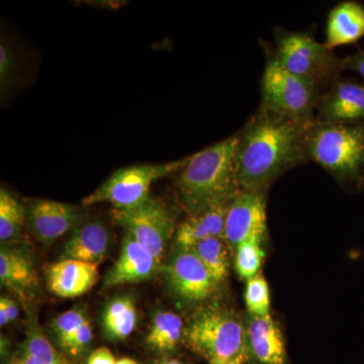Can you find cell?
Here are the masks:
<instances>
[{"mask_svg": "<svg viewBox=\"0 0 364 364\" xmlns=\"http://www.w3.org/2000/svg\"><path fill=\"white\" fill-rule=\"evenodd\" d=\"M186 343L210 364L248 363L245 318L231 309L208 306L191 317Z\"/></svg>", "mask_w": 364, "mask_h": 364, "instance_id": "4", "label": "cell"}, {"mask_svg": "<svg viewBox=\"0 0 364 364\" xmlns=\"http://www.w3.org/2000/svg\"><path fill=\"white\" fill-rule=\"evenodd\" d=\"M188 157L159 164H141L117 169L109 178L82 200L83 207L109 203L112 208H133L149 198L151 186L155 181L170 174L178 173Z\"/></svg>", "mask_w": 364, "mask_h": 364, "instance_id": "7", "label": "cell"}, {"mask_svg": "<svg viewBox=\"0 0 364 364\" xmlns=\"http://www.w3.org/2000/svg\"><path fill=\"white\" fill-rule=\"evenodd\" d=\"M112 214L127 233L162 263L165 251L177 229L173 214L162 200L149 196L133 208H112Z\"/></svg>", "mask_w": 364, "mask_h": 364, "instance_id": "8", "label": "cell"}, {"mask_svg": "<svg viewBox=\"0 0 364 364\" xmlns=\"http://www.w3.org/2000/svg\"><path fill=\"white\" fill-rule=\"evenodd\" d=\"M342 69L356 72L364 80V51H359L342 59Z\"/></svg>", "mask_w": 364, "mask_h": 364, "instance_id": "31", "label": "cell"}, {"mask_svg": "<svg viewBox=\"0 0 364 364\" xmlns=\"http://www.w3.org/2000/svg\"><path fill=\"white\" fill-rule=\"evenodd\" d=\"M0 282L21 298H28L39 284L37 270L28 250L11 243L1 246Z\"/></svg>", "mask_w": 364, "mask_h": 364, "instance_id": "16", "label": "cell"}, {"mask_svg": "<svg viewBox=\"0 0 364 364\" xmlns=\"http://www.w3.org/2000/svg\"><path fill=\"white\" fill-rule=\"evenodd\" d=\"M18 58L14 48L1 38L0 42V90L2 95L16 85Z\"/></svg>", "mask_w": 364, "mask_h": 364, "instance_id": "28", "label": "cell"}, {"mask_svg": "<svg viewBox=\"0 0 364 364\" xmlns=\"http://www.w3.org/2000/svg\"><path fill=\"white\" fill-rule=\"evenodd\" d=\"M264 242L252 239L243 242L235 249V269L242 279L247 280L259 274L264 260Z\"/></svg>", "mask_w": 364, "mask_h": 364, "instance_id": "25", "label": "cell"}, {"mask_svg": "<svg viewBox=\"0 0 364 364\" xmlns=\"http://www.w3.org/2000/svg\"><path fill=\"white\" fill-rule=\"evenodd\" d=\"M98 265L82 261L62 259L49 265L46 272L48 287L59 298L74 299L97 284Z\"/></svg>", "mask_w": 364, "mask_h": 364, "instance_id": "15", "label": "cell"}, {"mask_svg": "<svg viewBox=\"0 0 364 364\" xmlns=\"http://www.w3.org/2000/svg\"><path fill=\"white\" fill-rule=\"evenodd\" d=\"M267 234L265 191H241L229 205L224 237L232 250L243 242H264Z\"/></svg>", "mask_w": 364, "mask_h": 364, "instance_id": "10", "label": "cell"}, {"mask_svg": "<svg viewBox=\"0 0 364 364\" xmlns=\"http://www.w3.org/2000/svg\"><path fill=\"white\" fill-rule=\"evenodd\" d=\"M21 349L39 364H71L45 336L35 315L28 318L26 338Z\"/></svg>", "mask_w": 364, "mask_h": 364, "instance_id": "24", "label": "cell"}, {"mask_svg": "<svg viewBox=\"0 0 364 364\" xmlns=\"http://www.w3.org/2000/svg\"><path fill=\"white\" fill-rule=\"evenodd\" d=\"M114 354L107 347H100L91 352L86 364H117Z\"/></svg>", "mask_w": 364, "mask_h": 364, "instance_id": "32", "label": "cell"}, {"mask_svg": "<svg viewBox=\"0 0 364 364\" xmlns=\"http://www.w3.org/2000/svg\"><path fill=\"white\" fill-rule=\"evenodd\" d=\"M183 334L182 318L170 311H160L153 317L146 342L154 350L167 353L176 350Z\"/></svg>", "mask_w": 364, "mask_h": 364, "instance_id": "21", "label": "cell"}, {"mask_svg": "<svg viewBox=\"0 0 364 364\" xmlns=\"http://www.w3.org/2000/svg\"><path fill=\"white\" fill-rule=\"evenodd\" d=\"M160 270L172 294L186 303H203L219 287L191 248L176 247Z\"/></svg>", "mask_w": 364, "mask_h": 364, "instance_id": "9", "label": "cell"}, {"mask_svg": "<svg viewBox=\"0 0 364 364\" xmlns=\"http://www.w3.org/2000/svg\"><path fill=\"white\" fill-rule=\"evenodd\" d=\"M18 316V308L13 299L7 296L0 299V325L4 327L9 322L16 320Z\"/></svg>", "mask_w": 364, "mask_h": 364, "instance_id": "30", "label": "cell"}, {"mask_svg": "<svg viewBox=\"0 0 364 364\" xmlns=\"http://www.w3.org/2000/svg\"><path fill=\"white\" fill-rule=\"evenodd\" d=\"M364 37V4L346 0L339 2L327 16L324 44L329 49L355 44Z\"/></svg>", "mask_w": 364, "mask_h": 364, "instance_id": "17", "label": "cell"}, {"mask_svg": "<svg viewBox=\"0 0 364 364\" xmlns=\"http://www.w3.org/2000/svg\"><path fill=\"white\" fill-rule=\"evenodd\" d=\"M26 223V207L6 188L0 189V240L11 244L21 238Z\"/></svg>", "mask_w": 364, "mask_h": 364, "instance_id": "23", "label": "cell"}, {"mask_svg": "<svg viewBox=\"0 0 364 364\" xmlns=\"http://www.w3.org/2000/svg\"><path fill=\"white\" fill-rule=\"evenodd\" d=\"M82 208L49 200H33L26 207V224L33 236L44 245H51L60 237L83 224Z\"/></svg>", "mask_w": 364, "mask_h": 364, "instance_id": "11", "label": "cell"}, {"mask_svg": "<svg viewBox=\"0 0 364 364\" xmlns=\"http://www.w3.org/2000/svg\"><path fill=\"white\" fill-rule=\"evenodd\" d=\"M315 121L324 124L364 122V83L337 79L318 97Z\"/></svg>", "mask_w": 364, "mask_h": 364, "instance_id": "12", "label": "cell"}, {"mask_svg": "<svg viewBox=\"0 0 364 364\" xmlns=\"http://www.w3.org/2000/svg\"><path fill=\"white\" fill-rule=\"evenodd\" d=\"M310 124L259 107L238 133L236 178L240 191H267L287 170L308 162Z\"/></svg>", "mask_w": 364, "mask_h": 364, "instance_id": "1", "label": "cell"}, {"mask_svg": "<svg viewBox=\"0 0 364 364\" xmlns=\"http://www.w3.org/2000/svg\"><path fill=\"white\" fill-rule=\"evenodd\" d=\"M309 161L320 165L344 186H364V122L324 124L314 122L306 134Z\"/></svg>", "mask_w": 364, "mask_h": 364, "instance_id": "3", "label": "cell"}, {"mask_svg": "<svg viewBox=\"0 0 364 364\" xmlns=\"http://www.w3.org/2000/svg\"><path fill=\"white\" fill-rule=\"evenodd\" d=\"M274 38L273 56L287 71L317 86L322 92L339 79L343 70L342 59L311 33L279 28Z\"/></svg>", "mask_w": 364, "mask_h": 364, "instance_id": "5", "label": "cell"}, {"mask_svg": "<svg viewBox=\"0 0 364 364\" xmlns=\"http://www.w3.org/2000/svg\"><path fill=\"white\" fill-rule=\"evenodd\" d=\"M161 364H183L181 363V361L178 360H170L167 361V363H161Z\"/></svg>", "mask_w": 364, "mask_h": 364, "instance_id": "35", "label": "cell"}, {"mask_svg": "<svg viewBox=\"0 0 364 364\" xmlns=\"http://www.w3.org/2000/svg\"><path fill=\"white\" fill-rule=\"evenodd\" d=\"M267 53L260 83V107L299 123H314L322 91L305 79L287 71L277 61L272 52Z\"/></svg>", "mask_w": 364, "mask_h": 364, "instance_id": "6", "label": "cell"}, {"mask_svg": "<svg viewBox=\"0 0 364 364\" xmlns=\"http://www.w3.org/2000/svg\"><path fill=\"white\" fill-rule=\"evenodd\" d=\"M11 364H39L37 361L28 355L25 350L21 348V350L16 352V355L11 359Z\"/></svg>", "mask_w": 364, "mask_h": 364, "instance_id": "33", "label": "cell"}, {"mask_svg": "<svg viewBox=\"0 0 364 364\" xmlns=\"http://www.w3.org/2000/svg\"><path fill=\"white\" fill-rule=\"evenodd\" d=\"M161 269V263L155 256L126 233L121 253L105 277V287H112L146 282Z\"/></svg>", "mask_w": 364, "mask_h": 364, "instance_id": "14", "label": "cell"}, {"mask_svg": "<svg viewBox=\"0 0 364 364\" xmlns=\"http://www.w3.org/2000/svg\"><path fill=\"white\" fill-rule=\"evenodd\" d=\"M138 322L136 303L130 296L112 299L102 312V325L105 336L112 341H122L135 331Z\"/></svg>", "mask_w": 364, "mask_h": 364, "instance_id": "20", "label": "cell"}, {"mask_svg": "<svg viewBox=\"0 0 364 364\" xmlns=\"http://www.w3.org/2000/svg\"><path fill=\"white\" fill-rule=\"evenodd\" d=\"M117 364H140L136 363V360L131 358H122L117 361Z\"/></svg>", "mask_w": 364, "mask_h": 364, "instance_id": "34", "label": "cell"}, {"mask_svg": "<svg viewBox=\"0 0 364 364\" xmlns=\"http://www.w3.org/2000/svg\"><path fill=\"white\" fill-rule=\"evenodd\" d=\"M92 338V328H91L90 320H87L75 333L73 338L71 339L70 343L67 347L66 351L72 355H77L90 344Z\"/></svg>", "mask_w": 364, "mask_h": 364, "instance_id": "29", "label": "cell"}, {"mask_svg": "<svg viewBox=\"0 0 364 364\" xmlns=\"http://www.w3.org/2000/svg\"><path fill=\"white\" fill-rule=\"evenodd\" d=\"M87 320L85 311L80 308L71 309L55 318L53 327L62 348L66 350L75 333Z\"/></svg>", "mask_w": 364, "mask_h": 364, "instance_id": "27", "label": "cell"}, {"mask_svg": "<svg viewBox=\"0 0 364 364\" xmlns=\"http://www.w3.org/2000/svg\"><path fill=\"white\" fill-rule=\"evenodd\" d=\"M109 244V231L102 223H86L74 230L64 246L62 257L98 265L107 257Z\"/></svg>", "mask_w": 364, "mask_h": 364, "instance_id": "18", "label": "cell"}, {"mask_svg": "<svg viewBox=\"0 0 364 364\" xmlns=\"http://www.w3.org/2000/svg\"><path fill=\"white\" fill-rule=\"evenodd\" d=\"M207 267L218 286L226 280L230 269L232 248L225 237H213L198 242L191 247Z\"/></svg>", "mask_w": 364, "mask_h": 364, "instance_id": "22", "label": "cell"}, {"mask_svg": "<svg viewBox=\"0 0 364 364\" xmlns=\"http://www.w3.org/2000/svg\"><path fill=\"white\" fill-rule=\"evenodd\" d=\"M238 133L188 157L178 172L177 191L189 215L231 202L240 193L236 178Z\"/></svg>", "mask_w": 364, "mask_h": 364, "instance_id": "2", "label": "cell"}, {"mask_svg": "<svg viewBox=\"0 0 364 364\" xmlns=\"http://www.w3.org/2000/svg\"><path fill=\"white\" fill-rule=\"evenodd\" d=\"M232 202V200H231ZM231 202L189 215L177 227L176 247L191 248L198 242L213 237H224L228 210Z\"/></svg>", "mask_w": 364, "mask_h": 364, "instance_id": "19", "label": "cell"}, {"mask_svg": "<svg viewBox=\"0 0 364 364\" xmlns=\"http://www.w3.org/2000/svg\"><path fill=\"white\" fill-rule=\"evenodd\" d=\"M244 299L247 313L250 315L259 317L270 315L269 286L261 273L247 280Z\"/></svg>", "mask_w": 364, "mask_h": 364, "instance_id": "26", "label": "cell"}, {"mask_svg": "<svg viewBox=\"0 0 364 364\" xmlns=\"http://www.w3.org/2000/svg\"><path fill=\"white\" fill-rule=\"evenodd\" d=\"M246 342L248 363L251 364H287L286 342L279 324L272 315L246 314Z\"/></svg>", "mask_w": 364, "mask_h": 364, "instance_id": "13", "label": "cell"}]
</instances>
